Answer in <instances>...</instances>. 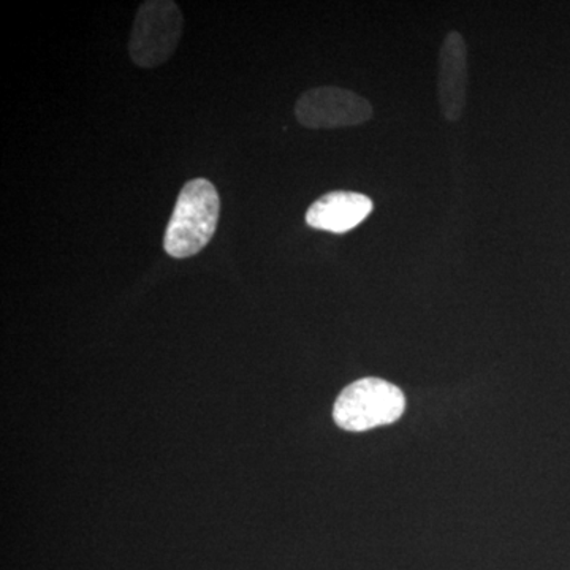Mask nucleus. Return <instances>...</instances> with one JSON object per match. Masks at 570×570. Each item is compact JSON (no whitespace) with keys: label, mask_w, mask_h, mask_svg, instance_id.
Masks as SVG:
<instances>
[{"label":"nucleus","mask_w":570,"mask_h":570,"mask_svg":"<svg viewBox=\"0 0 570 570\" xmlns=\"http://www.w3.org/2000/svg\"><path fill=\"white\" fill-rule=\"evenodd\" d=\"M220 198L208 179H193L183 186L164 236L165 253L187 258L204 250L216 234Z\"/></svg>","instance_id":"nucleus-1"},{"label":"nucleus","mask_w":570,"mask_h":570,"mask_svg":"<svg viewBox=\"0 0 570 570\" xmlns=\"http://www.w3.org/2000/svg\"><path fill=\"white\" fill-rule=\"evenodd\" d=\"M404 409L406 397L401 389L384 379L365 377L348 385L337 396L333 417L343 430L360 433L395 423Z\"/></svg>","instance_id":"nucleus-2"},{"label":"nucleus","mask_w":570,"mask_h":570,"mask_svg":"<svg viewBox=\"0 0 570 570\" xmlns=\"http://www.w3.org/2000/svg\"><path fill=\"white\" fill-rule=\"evenodd\" d=\"M183 28V13L174 0L142 2L129 40V55L135 66L156 69L167 62L181 41Z\"/></svg>","instance_id":"nucleus-3"},{"label":"nucleus","mask_w":570,"mask_h":570,"mask_svg":"<svg viewBox=\"0 0 570 570\" xmlns=\"http://www.w3.org/2000/svg\"><path fill=\"white\" fill-rule=\"evenodd\" d=\"M374 108L365 97L336 86H318L296 100L295 116L307 129H341L362 126L373 118Z\"/></svg>","instance_id":"nucleus-4"},{"label":"nucleus","mask_w":570,"mask_h":570,"mask_svg":"<svg viewBox=\"0 0 570 570\" xmlns=\"http://www.w3.org/2000/svg\"><path fill=\"white\" fill-rule=\"evenodd\" d=\"M468 45L459 31H450L439 51L438 100L449 122L463 118L468 104Z\"/></svg>","instance_id":"nucleus-5"},{"label":"nucleus","mask_w":570,"mask_h":570,"mask_svg":"<svg viewBox=\"0 0 570 570\" xmlns=\"http://www.w3.org/2000/svg\"><path fill=\"white\" fill-rule=\"evenodd\" d=\"M374 204L370 197L348 190H335L322 195L309 206L306 213V224L317 230L332 232V234H346L363 223Z\"/></svg>","instance_id":"nucleus-6"}]
</instances>
